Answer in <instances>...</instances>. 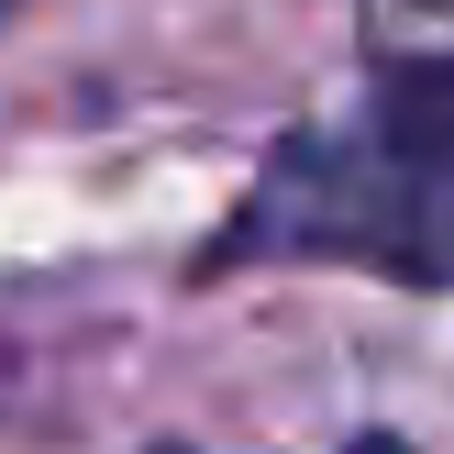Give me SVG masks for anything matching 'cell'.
<instances>
[{"label": "cell", "mask_w": 454, "mask_h": 454, "mask_svg": "<svg viewBox=\"0 0 454 454\" xmlns=\"http://www.w3.org/2000/svg\"><path fill=\"white\" fill-rule=\"evenodd\" d=\"M200 266H355L454 288V56H388L333 122L278 133Z\"/></svg>", "instance_id": "cell-1"}, {"label": "cell", "mask_w": 454, "mask_h": 454, "mask_svg": "<svg viewBox=\"0 0 454 454\" xmlns=\"http://www.w3.org/2000/svg\"><path fill=\"white\" fill-rule=\"evenodd\" d=\"M155 454H200V443H155Z\"/></svg>", "instance_id": "cell-2"}, {"label": "cell", "mask_w": 454, "mask_h": 454, "mask_svg": "<svg viewBox=\"0 0 454 454\" xmlns=\"http://www.w3.org/2000/svg\"><path fill=\"white\" fill-rule=\"evenodd\" d=\"M366 454H399V443H366Z\"/></svg>", "instance_id": "cell-3"}]
</instances>
